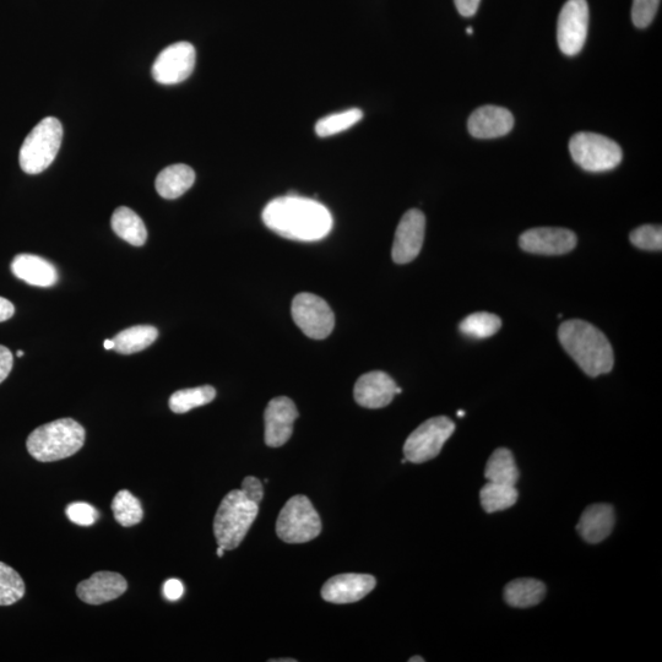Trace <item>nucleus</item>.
Wrapping results in <instances>:
<instances>
[{"instance_id":"obj_45","label":"nucleus","mask_w":662,"mask_h":662,"mask_svg":"<svg viewBox=\"0 0 662 662\" xmlns=\"http://www.w3.org/2000/svg\"><path fill=\"white\" fill-rule=\"evenodd\" d=\"M16 356L23 357L24 356V351L19 350L18 352H16Z\"/></svg>"},{"instance_id":"obj_11","label":"nucleus","mask_w":662,"mask_h":662,"mask_svg":"<svg viewBox=\"0 0 662 662\" xmlns=\"http://www.w3.org/2000/svg\"><path fill=\"white\" fill-rule=\"evenodd\" d=\"M197 53L192 43L177 42L159 54L153 65V77L162 85H175L191 77Z\"/></svg>"},{"instance_id":"obj_39","label":"nucleus","mask_w":662,"mask_h":662,"mask_svg":"<svg viewBox=\"0 0 662 662\" xmlns=\"http://www.w3.org/2000/svg\"><path fill=\"white\" fill-rule=\"evenodd\" d=\"M15 307L7 298L0 297V323L14 316Z\"/></svg>"},{"instance_id":"obj_25","label":"nucleus","mask_w":662,"mask_h":662,"mask_svg":"<svg viewBox=\"0 0 662 662\" xmlns=\"http://www.w3.org/2000/svg\"><path fill=\"white\" fill-rule=\"evenodd\" d=\"M485 477L496 484L517 485L519 469L509 449L499 448L493 452L487 461Z\"/></svg>"},{"instance_id":"obj_12","label":"nucleus","mask_w":662,"mask_h":662,"mask_svg":"<svg viewBox=\"0 0 662 662\" xmlns=\"http://www.w3.org/2000/svg\"><path fill=\"white\" fill-rule=\"evenodd\" d=\"M426 217L411 209L400 220L395 232L392 257L396 264H408L420 254L425 241Z\"/></svg>"},{"instance_id":"obj_43","label":"nucleus","mask_w":662,"mask_h":662,"mask_svg":"<svg viewBox=\"0 0 662 662\" xmlns=\"http://www.w3.org/2000/svg\"><path fill=\"white\" fill-rule=\"evenodd\" d=\"M270 662H296L295 659H279V660H269Z\"/></svg>"},{"instance_id":"obj_24","label":"nucleus","mask_w":662,"mask_h":662,"mask_svg":"<svg viewBox=\"0 0 662 662\" xmlns=\"http://www.w3.org/2000/svg\"><path fill=\"white\" fill-rule=\"evenodd\" d=\"M159 338V330L153 325H137L118 333L115 341V350L118 354L132 355L148 349Z\"/></svg>"},{"instance_id":"obj_9","label":"nucleus","mask_w":662,"mask_h":662,"mask_svg":"<svg viewBox=\"0 0 662 662\" xmlns=\"http://www.w3.org/2000/svg\"><path fill=\"white\" fill-rule=\"evenodd\" d=\"M293 320L308 338L327 339L335 327L334 312L328 303L313 293H300L292 301Z\"/></svg>"},{"instance_id":"obj_14","label":"nucleus","mask_w":662,"mask_h":662,"mask_svg":"<svg viewBox=\"0 0 662 662\" xmlns=\"http://www.w3.org/2000/svg\"><path fill=\"white\" fill-rule=\"evenodd\" d=\"M298 419L295 403L286 396L270 400L264 412L265 443L268 447L284 446L292 436L293 423Z\"/></svg>"},{"instance_id":"obj_28","label":"nucleus","mask_w":662,"mask_h":662,"mask_svg":"<svg viewBox=\"0 0 662 662\" xmlns=\"http://www.w3.org/2000/svg\"><path fill=\"white\" fill-rule=\"evenodd\" d=\"M501 328L502 319L488 312L470 314L459 325L461 333L472 339L491 338Z\"/></svg>"},{"instance_id":"obj_38","label":"nucleus","mask_w":662,"mask_h":662,"mask_svg":"<svg viewBox=\"0 0 662 662\" xmlns=\"http://www.w3.org/2000/svg\"><path fill=\"white\" fill-rule=\"evenodd\" d=\"M454 3L460 15L471 18L479 10L481 0H454Z\"/></svg>"},{"instance_id":"obj_21","label":"nucleus","mask_w":662,"mask_h":662,"mask_svg":"<svg viewBox=\"0 0 662 662\" xmlns=\"http://www.w3.org/2000/svg\"><path fill=\"white\" fill-rule=\"evenodd\" d=\"M195 182V172L192 167L178 164L165 168L156 178V191L162 198L173 200L189 191Z\"/></svg>"},{"instance_id":"obj_19","label":"nucleus","mask_w":662,"mask_h":662,"mask_svg":"<svg viewBox=\"0 0 662 662\" xmlns=\"http://www.w3.org/2000/svg\"><path fill=\"white\" fill-rule=\"evenodd\" d=\"M613 526H615V510L610 504L599 503L584 510L577 530L589 544H599L611 535Z\"/></svg>"},{"instance_id":"obj_26","label":"nucleus","mask_w":662,"mask_h":662,"mask_svg":"<svg viewBox=\"0 0 662 662\" xmlns=\"http://www.w3.org/2000/svg\"><path fill=\"white\" fill-rule=\"evenodd\" d=\"M518 496L515 486L490 481L480 491L481 506L486 513L502 512L513 507L518 501Z\"/></svg>"},{"instance_id":"obj_22","label":"nucleus","mask_w":662,"mask_h":662,"mask_svg":"<svg viewBox=\"0 0 662 662\" xmlns=\"http://www.w3.org/2000/svg\"><path fill=\"white\" fill-rule=\"evenodd\" d=\"M546 595V586L540 580L515 579L504 588V600L517 609H528L539 605Z\"/></svg>"},{"instance_id":"obj_27","label":"nucleus","mask_w":662,"mask_h":662,"mask_svg":"<svg viewBox=\"0 0 662 662\" xmlns=\"http://www.w3.org/2000/svg\"><path fill=\"white\" fill-rule=\"evenodd\" d=\"M216 398V390L211 385L182 389L173 393L170 398V409L175 414H186L200 406L208 405Z\"/></svg>"},{"instance_id":"obj_16","label":"nucleus","mask_w":662,"mask_h":662,"mask_svg":"<svg viewBox=\"0 0 662 662\" xmlns=\"http://www.w3.org/2000/svg\"><path fill=\"white\" fill-rule=\"evenodd\" d=\"M376 584V578L370 574H340L330 578L320 594L331 604H354L366 598L376 588Z\"/></svg>"},{"instance_id":"obj_36","label":"nucleus","mask_w":662,"mask_h":662,"mask_svg":"<svg viewBox=\"0 0 662 662\" xmlns=\"http://www.w3.org/2000/svg\"><path fill=\"white\" fill-rule=\"evenodd\" d=\"M14 357L8 347L0 345V384L8 378L13 370Z\"/></svg>"},{"instance_id":"obj_18","label":"nucleus","mask_w":662,"mask_h":662,"mask_svg":"<svg viewBox=\"0 0 662 662\" xmlns=\"http://www.w3.org/2000/svg\"><path fill=\"white\" fill-rule=\"evenodd\" d=\"M514 127V117L507 108L482 106L471 113L468 122L469 132L476 139L504 137Z\"/></svg>"},{"instance_id":"obj_6","label":"nucleus","mask_w":662,"mask_h":662,"mask_svg":"<svg viewBox=\"0 0 662 662\" xmlns=\"http://www.w3.org/2000/svg\"><path fill=\"white\" fill-rule=\"evenodd\" d=\"M322 533V520L306 496L298 495L281 509L276 534L287 544H305Z\"/></svg>"},{"instance_id":"obj_2","label":"nucleus","mask_w":662,"mask_h":662,"mask_svg":"<svg viewBox=\"0 0 662 662\" xmlns=\"http://www.w3.org/2000/svg\"><path fill=\"white\" fill-rule=\"evenodd\" d=\"M558 339L567 354L589 377H599L612 371L615 356L610 341L593 324L580 319L567 320L558 329Z\"/></svg>"},{"instance_id":"obj_31","label":"nucleus","mask_w":662,"mask_h":662,"mask_svg":"<svg viewBox=\"0 0 662 662\" xmlns=\"http://www.w3.org/2000/svg\"><path fill=\"white\" fill-rule=\"evenodd\" d=\"M25 583L20 574L8 564L0 562V606L16 604L24 598Z\"/></svg>"},{"instance_id":"obj_40","label":"nucleus","mask_w":662,"mask_h":662,"mask_svg":"<svg viewBox=\"0 0 662 662\" xmlns=\"http://www.w3.org/2000/svg\"><path fill=\"white\" fill-rule=\"evenodd\" d=\"M103 346H105L106 350H115V341L105 340L103 341Z\"/></svg>"},{"instance_id":"obj_10","label":"nucleus","mask_w":662,"mask_h":662,"mask_svg":"<svg viewBox=\"0 0 662 662\" xmlns=\"http://www.w3.org/2000/svg\"><path fill=\"white\" fill-rule=\"evenodd\" d=\"M589 30V5L586 0H568L558 16V47L566 56L583 50Z\"/></svg>"},{"instance_id":"obj_17","label":"nucleus","mask_w":662,"mask_h":662,"mask_svg":"<svg viewBox=\"0 0 662 662\" xmlns=\"http://www.w3.org/2000/svg\"><path fill=\"white\" fill-rule=\"evenodd\" d=\"M128 589L123 575L113 572H97L78 585L77 594L85 604L102 605L121 598Z\"/></svg>"},{"instance_id":"obj_46","label":"nucleus","mask_w":662,"mask_h":662,"mask_svg":"<svg viewBox=\"0 0 662 662\" xmlns=\"http://www.w3.org/2000/svg\"><path fill=\"white\" fill-rule=\"evenodd\" d=\"M458 416H459V417H464V416H465V412H464V411H459V412H458Z\"/></svg>"},{"instance_id":"obj_7","label":"nucleus","mask_w":662,"mask_h":662,"mask_svg":"<svg viewBox=\"0 0 662 662\" xmlns=\"http://www.w3.org/2000/svg\"><path fill=\"white\" fill-rule=\"evenodd\" d=\"M569 153L575 164L588 172H607L621 164V146L604 135L580 132L569 141Z\"/></svg>"},{"instance_id":"obj_30","label":"nucleus","mask_w":662,"mask_h":662,"mask_svg":"<svg viewBox=\"0 0 662 662\" xmlns=\"http://www.w3.org/2000/svg\"><path fill=\"white\" fill-rule=\"evenodd\" d=\"M362 118L363 112L360 108L335 113V115L319 119L316 124V133L320 138H328L354 127Z\"/></svg>"},{"instance_id":"obj_5","label":"nucleus","mask_w":662,"mask_h":662,"mask_svg":"<svg viewBox=\"0 0 662 662\" xmlns=\"http://www.w3.org/2000/svg\"><path fill=\"white\" fill-rule=\"evenodd\" d=\"M63 139L62 123L57 118L47 117L27 135L20 149L21 170L27 175H39L46 171L56 159Z\"/></svg>"},{"instance_id":"obj_3","label":"nucleus","mask_w":662,"mask_h":662,"mask_svg":"<svg viewBox=\"0 0 662 662\" xmlns=\"http://www.w3.org/2000/svg\"><path fill=\"white\" fill-rule=\"evenodd\" d=\"M84 427L73 419L46 423L27 438L26 448L31 457L41 463H52L73 457L85 444Z\"/></svg>"},{"instance_id":"obj_41","label":"nucleus","mask_w":662,"mask_h":662,"mask_svg":"<svg viewBox=\"0 0 662 662\" xmlns=\"http://www.w3.org/2000/svg\"><path fill=\"white\" fill-rule=\"evenodd\" d=\"M225 551H226V550H225L224 547L219 546V548H217V556H219V557L224 556V555H225Z\"/></svg>"},{"instance_id":"obj_42","label":"nucleus","mask_w":662,"mask_h":662,"mask_svg":"<svg viewBox=\"0 0 662 662\" xmlns=\"http://www.w3.org/2000/svg\"><path fill=\"white\" fill-rule=\"evenodd\" d=\"M410 662H423L425 659L421 658V656H414V658H411L409 660Z\"/></svg>"},{"instance_id":"obj_15","label":"nucleus","mask_w":662,"mask_h":662,"mask_svg":"<svg viewBox=\"0 0 662 662\" xmlns=\"http://www.w3.org/2000/svg\"><path fill=\"white\" fill-rule=\"evenodd\" d=\"M401 389L389 374L374 371L363 374L355 385L356 403L366 409H382L392 403Z\"/></svg>"},{"instance_id":"obj_4","label":"nucleus","mask_w":662,"mask_h":662,"mask_svg":"<svg viewBox=\"0 0 662 662\" xmlns=\"http://www.w3.org/2000/svg\"><path fill=\"white\" fill-rule=\"evenodd\" d=\"M259 504L244 495L242 490H233L222 499L214 519V534L217 545L227 551L236 550L257 519Z\"/></svg>"},{"instance_id":"obj_29","label":"nucleus","mask_w":662,"mask_h":662,"mask_svg":"<svg viewBox=\"0 0 662 662\" xmlns=\"http://www.w3.org/2000/svg\"><path fill=\"white\" fill-rule=\"evenodd\" d=\"M113 515L124 528L138 525L144 518V510L137 497L128 490L119 491L112 502Z\"/></svg>"},{"instance_id":"obj_34","label":"nucleus","mask_w":662,"mask_h":662,"mask_svg":"<svg viewBox=\"0 0 662 662\" xmlns=\"http://www.w3.org/2000/svg\"><path fill=\"white\" fill-rule=\"evenodd\" d=\"M70 522L80 526H91L99 519L97 510L88 503H72L65 510Z\"/></svg>"},{"instance_id":"obj_33","label":"nucleus","mask_w":662,"mask_h":662,"mask_svg":"<svg viewBox=\"0 0 662 662\" xmlns=\"http://www.w3.org/2000/svg\"><path fill=\"white\" fill-rule=\"evenodd\" d=\"M661 0H633L632 20L638 29H645L658 13Z\"/></svg>"},{"instance_id":"obj_23","label":"nucleus","mask_w":662,"mask_h":662,"mask_svg":"<svg viewBox=\"0 0 662 662\" xmlns=\"http://www.w3.org/2000/svg\"><path fill=\"white\" fill-rule=\"evenodd\" d=\"M112 230L119 238L135 247L144 246L148 230L141 217L127 206H121L112 215Z\"/></svg>"},{"instance_id":"obj_35","label":"nucleus","mask_w":662,"mask_h":662,"mask_svg":"<svg viewBox=\"0 0 662 662\" xmlns=\"http://www.w3.org/2000/svg\"><path fill=\"white\" fill-rule=\"evenodd\" d=\"M244 495L251 499L254 503L260 504L264 497V488L262 482L257 477L248 476L242 481V488Z\"/></svg>"},{"instance_id":"obj_1","label":"nucleus","mask_w":662,"mask_h":662,"mask_svg":"<svg viewBox=\"0 0 662 662\" xmlns=\"http://www.w3.org/2000/svg\"><path fill=\"white\" fill-rule=\"evenodd\" d=\"M265 226L287 240L316 242L333 229V216L323 204L301 195H285L265 206Z\"/></svg>"},{"instance_id":"obj_8","label":"nucleus","mask_w":662,"mask_h":662,"mask_svg":"<svg viewBox=\"0 0 662 662\" xmlns=\"http://www.w3.org/2000/svg\"><path fill=\"white\" fill-rule=\"evenodd\" d=\"M454 431L455 423L446 416L433 417L423 422L406 439L405 459L410 463L422 464L438 457Z\"/></svg>"},{"instance_id":"obj_37","label":"nucleus","mask_w":662,"mask_h":662,"mask_svg":"<svg viewBox=\"0 0 662 662\" xmlns=\"http://www.w3.org/2000/svg\"><path fill=\"white\" fill-rule=\"evenodd\" d=\"M164 595L167 600L177 601L184 595V585L181 580L168 579L164 584Z\"/></svg>"},{"instance_id":"obj_32","label":"nucleus","mask_w":662,"mask_h":662,"mask_svg":"<svg viewBox=\"0 0 662 662\" xmlns=\"http://www.w3.org/2000/svg\"><path fill=\"white\" fill-rule=\"evenodd\" d=\"M631 242L639 249L644 251H661L662 249V229L661 226L644 225L632 231Z\"/></svg>"},{"instance_id":"obj_13","label":"nucleus","mask_w":662,"mask_h":662,"mask_svg":"<svg viewBox=\"0 0 662 662\" xmlns=\"http://www.w3.org/2000/svg\"><path fill=\"white\" fill-rule=\"evenodd\" d=\"M575 233L558 227H539L525 231L519 238L523 251L540 255H562L572 252L577 246Z\"/></svg>"},{"instance_id":"obj_44","label":"nucleus","mask_w":662,"mask_h":662,"mask_svg":"<svg viewBox=\"0 0 662 662\" xmlns=\"http://www.w3.org/2000/svg\"><path fill=\"white\" fill-rule=\"evenodd\" d=\"M466 32H468L469 35H472L474 34V29H472V27H468V29H466Z\"/></svg>"},{"instance_id":"obj_20","label":"nucleus","mask_w":662,"mask_h":662,"mask_svg":"<svg viewBox=\"0 0 662 662\" xmlns=\"http://www.w3.org/2000/svg\"><path fill=\"white\" fill-rule=\"evenodd\" d=\"M13 274L26 284L37 287H51L57 284L56 267L48 260L34 254H19L12 263Z\"/></svg>"}]
</instances>
